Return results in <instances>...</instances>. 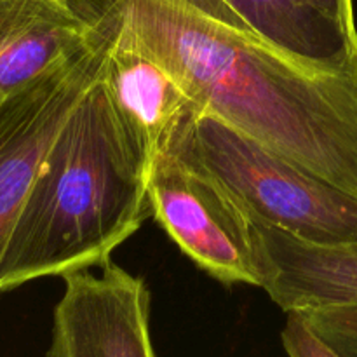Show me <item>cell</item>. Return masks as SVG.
<instances>
[{
    "label": "cell",
    "mask_w": 357,
    "mask_h": 357,
    "mask_svg": "<svg viewBox=\"0 0 357 357\" xmlns=\"http://www.w3.org/2000/svg\"><path fill=\"white\" fill-rule=\"evenodd\" d=\"M298 314L338 356L357 357V307H331Z\"/></svg>",
    "instance_id": "cell-11"
},
{
    "label": "cell",
    "mask_w": 357,
    "mask_h": 357,
    "mask_svg": "<svg viewBox=\"0 0 357 357\" xmlns=\"http://www.w3.org/2000/svg\"><path fill=\"white\" fill-rule=\"evenodd\" d=\"M101 37L162 63L201 114L357 197V47L302 58L225 0H73Z\"/></svg>",
    "instance_id": "cell-1"
},
{
    "label": "cell",
    "mask_w": 357,
    "mask_h": 357,
    "mask_svg": "<svg viewBox=\"0 0 357 357\" xmlns=\"http://www.w3.org/2000/svg\"><path fill=\"white\" fill-rule=\"evenodd\" d=\"M267 257L272 302L289 312L357 307V244H317L253 218Z\"/></svg>",
    "instance_id": "cell-8"
},
{
    "label": "cell",
    "mask_w": 357,
    "mask_h": 357,
    "mask_svg": "<svg viewBox=\"0 0 357 357\" xmlns=\"http://www.w3.org/2000/svg\"><path fill=\"white\" fill-rule=\"evenodd\" d=\"M150 216L149 173L122 138L98 79L35 178L0 261V293L101 267Z\"/></svg>",
    "instance_id": "cell-2"
},
{
    "label": "cell",
    "mask_w": 357,
    "mask_h": 357,
    "mask_svg": "<svg viewBox=\"0 0 357 357\" xmlns=\"http://www.w3.org/2000/svg\"><path fill=\"white\" fill-rule=\"evenodd\" d=\"M303 2L324 13L326 16L333 17L335 21H338L342 26L347 28L352 33H357L352 0H303Z\"/></svg>",
    "instance_id": "cell-13"
},
{
    "label": "cell",
    "mask_w": 357,
    "mask_h": 357,
    "mask_svg": "<svg viewBox=\"0 0 357 357\" xmlns=\"http://www.w3.org/2000/svg\"><path fill=\"white\" fill-rule=\"evenodd\" d=\"M258 33L316 61H340L357 47V33L303 0H225Z\"/></svg>",
    "instance_id": "cell-10"
},
{
    "label": "cell",
    "mask_w": 357,
    "mask_h": 357,
    "mask_svg": "<svg viewBox=\"0 0 357 357\" xmlns=\"http://www.w3.org/2000/svg\"><path fill=\"white\" fill-rule=\"evenodd\" d=\"M105 52V38L94 31L87 47L0 100V261L56 136L100 79Z\"/></svg>",
    "instance_id": "cell-5"
},
{
    "label": "cell",
    "mask_w": 357,
    "mask_h": 357,
    "mask_svg": "<svg viewBox=\"0 0 357 357\" xmlns=\"http://www.w3.org/2000/svg\"><path fill=\"white\" fill-rule=\"evenodd\" d=\"M149 201L153 220L199 268L223 284L264 286L260 234L215 178L166 152L149 174Z\"/></svg>",
    "instance_id": "cell-4"
},
{
    "label": "cell",
    "mask_w": 357,
    "mask_h": 357,
    "mask_svg": "<svg viewBox=\"0 0 357 357\" xmlns=\"http://www.w3.org/2000/svg\"><path fill=\"white\" fill-rule=\"evenodd\" d=\"M281 342L288 357H342L314 331L309 321L298 312L288 314V319L281 331Z\"/></svg>",
    "instance_id": "cell-12"
},
{
    "label": "cell",
    "mask_w": 357,
    "mask_h": 357,
    "mask_svg": "<svg viewBox=\"0 0 357 357\" xmlns=\"http://www.w3.org/2000/svg\"><path fill=\"white\" fill-rule=\"evenodd\" d=\"M45 357H155L145 279L108 260L63 275Z\"/></svg>",
    "instance_id": "cell-6"
},
{
    "label": "cell",
    "mask_w": 357,
    "mask_h": 357,
    "mask_svg": "<svg viewBox=\"0 0 357 357\" xmlns=\"http://www.w3.org/2000/svg\"><path fill=\"white\" fill-rule=\"evenodd\" d=\"M94 40L73 0H0V100Z\"/></svg>",
    "instance_id": "cell-9"
},
{
    "label": "cell",
    "mask_w": 357,
    "mask_h": 357,
    "mask_svg": "<svg viewBox=\"0 0 357 357\" xmlns=\"http://www.w3.org/2000/svg\"><path fill=\"white\" fill-rule=\"evenodd\" d=\"M105 44L101 86L122 138L150 174L181 124L195 112L201 114V108L153 56L108 38Z\"/></svg>",
    "instance_id": "cell-7"
},
{
    "label": "cell",
    "mask_w": 357,
    "mask_h": 357,
    "mask_svg": "<svg viewBox=\"0 0 357 357\" xmlns=\"http://www.w3.org/2000/svg\"><path fill=\"white\" fill-rule=\"evenodd\" d=\"M166 152L215 178L253 218L310 243L357 244V197L213 115L192 114Z\"/></svg>",
    "instance_id": "cell-3"
}]
</instances>
